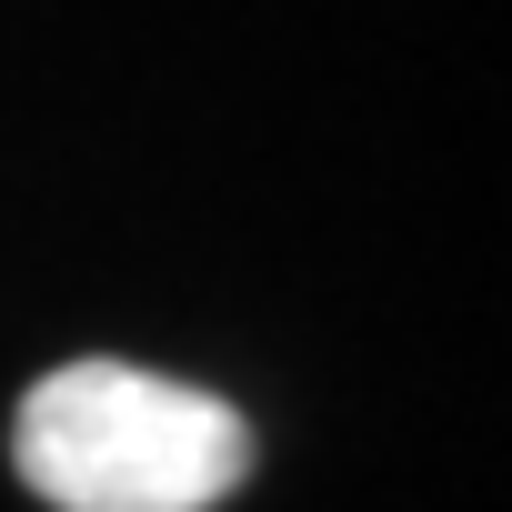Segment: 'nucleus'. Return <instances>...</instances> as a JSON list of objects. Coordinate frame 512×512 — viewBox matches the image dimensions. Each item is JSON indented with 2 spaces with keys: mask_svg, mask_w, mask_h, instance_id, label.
I'll return each mask as SVG.
<instances>
[{
  "mask_svg": "<svg viewBox=\"0 0 512 512\" xmlns=\"http://www.w3.org/2000/svg\"><path fill=\"white\" fill-rule=\"evenodd\" d=\"M11 462L51 512H211L251 472V422L141 362H61L21 392Z\"/></svg>",
  "mask_w": 512,
  "mask_h": 512,
  "instance_id": "f257e3e1",
  "label": "nucleus"
}]
</instances>
